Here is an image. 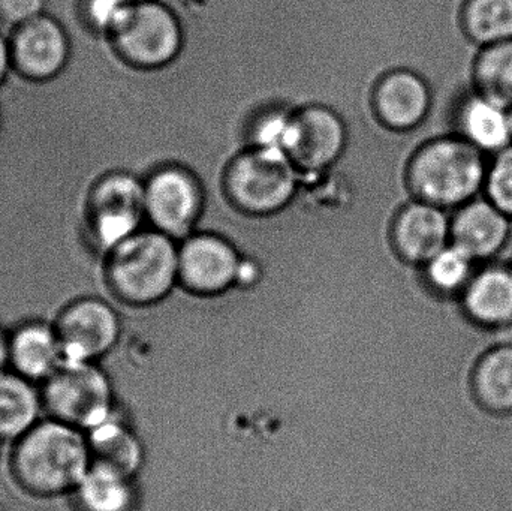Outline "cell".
Returning <instances> with one entry per match:
<instances>
[{
    "mask_svg": "<svg viewBox=\"0 0 512 511\" xmlns=\"http://www.w3.org/2000/svg\"><path fill=\"white\" fill-rule=\"evenodd\" d=\"M62 362L54 324L29 321L9 335V365L20 377L45 381Z\"/></svg>",
    "mask_w": 512,
    "mask_h": 511,
    "instance_id": "ac0fdd59",
    "label": "cell"
},
{
    "mask_svg": "<svg viewBox=\"0 0 512 511\" xmlns=\"http://www.w3.org/2000/svg\"><path fill=\"white\" fill-rule=\"evenodd\" d=\"M471 89L512 110V41L477 48Z\"/></svg>",
    "mask_w": 512,
    "mask_h": 511,
    "instance_id": "603a6c76",
    "label": "cell"
},
{
    "mask_svg": "<svg viewBox=\"0 0 512 511\" xmlns=\"http://www.w3.org/2000/svg\"><path fill=\"white\" fill-rule=\"evenodd\" d=\"M475 401L498 416L512 413V345H499L480 357L471 378Z\"/></svg>",
    "mask_w": 512,
    "mask_h": 511,
    "instance_id": "d6986e66",
    "label": "cell"
},
{
    "mask_svg": "<svg viewBox=\"0 0 512 511\" xmlns=\"http://www.w3.org/2000/svg\"><path fill=\"white\" fill-rule=\"evenodd\" d=\"M8 36L12 71L29 83H50L71 62V36L62 21L48 12L14 27Z\"/></svg>",
    "mask_w": 512,
    "mask_h": 511,
    "instance_id": "9c48e42d",
    "label": "cell"
},
{
    "mask_svg": "<svg viewBox=\"0 0 512 511\" xmlns=\"http://www.w3.org/2000/svg\"><path fill=\"white\" fill-rule=\"evenodd\" d=\"M391 242L402 261L420 269L450 245L451 213L412 198L394 218Z\"/></svg>",
    "mask_w": 512,
    "mask_h": 511,
    "instance_id": "5bb4252c",
    "label": "cell"
},
{
    "mask_svg": "<svg viewBox=\"0 0 512 511\" xmlns=\"http://www.w3.org/2000/svg\"><path fill=\"white\" fill-rule=\"evenodd\" d=\"M469 320L487 329L512 324V264L490 261L480 264L474 278L460 296Z\"/></svg>",
    "mask_w": 512,
    "mask_h": 511,
    "instance_id": "e0dca14e",
    "label": "cell"
},
{
    "mask_svg": "<svg viewBox=\"0 0 512 511\" xmlns=\"http://www.w3.org/2000/svg\"><path fill=\"white\" fill-rule=\"evenodd\" d=\"M242 257L233 243L212 233H195L179 243V284L189 293L219 296L236 287Z\"/></svg>",
    "mask_w": 512,
    "mask_h": 511,
    "instance_id": "7c38bea8",
    "label": "cell"
},
{
    "mask_svg": "<svg viewBox=\"0 0 512 511\" xmlns=\"http://www.w3.org/2000/svg\"><path fill=\"white\" fill-rule=\"evenodd\" d=\"M47 0H0V26L14 29L45 14Z\"/></svg>",
    "mask_w": 512,
    "mask_h": 511,
    "instance_id": "f1b7e54d",
    "label": "cell"
},
{
    "mask_svg": "<svg viewBox=\"0 0 512 511\" xmlns=\"http://www.w3.org/2000/svg\"><path fill=\"white\" fill-rule=\"evenodd\" d=\"M12 71L11 48L8 33L0 29V87L6 83Z\"/></svg>",
    "mask_w": 512,
    "mask_h": 511,
    "instance_id": "f546056e",
    "label": "cell"
},
{
    "mask_svg": "<svg viewBox=\"0 0 512 511\" xmlns=\"http://www.w3.org/2000/svg\"><path fill=\"white\" fill-rule=\"evenodd\" d=\"M144 183L129 171L111 170L99 174L87 186L81 231L101 263L113 249L146 228Z\"/></svg>",
    "mask_w": 512,
    "mask_h": 511,
    "instance_id": "277c9868",
    "label": "cell"
},
{
    "mask_svg": "<svg viewBox=\"0 0 512 511\" xmlns=\"http://www.w3.org/2000/svg\"><path fill=\"white\" fill-rule=\"evenodd\" d=\"M63 360L95 362L119 339L116 311L104 300L81 297L68 303L54 323Z\"/></svg>",
    "mask_w": 512,
    "mask_h": 511,
    "instance_id": "8fae6325",
    "label": "cell"
},
{
    "mask_svg": "<svg viewBox=\"0 0 512 511\" xmlns=\"http://www.w3.org/2000/svg\"><path fill=\"white\" fill-rule=\"evenodd\" d=\"M150 228L182 243L197 231L204 209V191L192 171L179 165L155 171L144 183Z\"/></svg>",
    "mask_w": 512,
    "mask_h": 511,
    "instance_id": "ba28073f",
    "label": "cell"
},
{
    "mask_svg": "<svg viewBox=\"0 0 512 511\" xmlns=\"http://www.w3.org/2000/svg\"><path fill=\"white\" fill-rule=\"evenodd\" d=\"M457 23L477 48L512 41V0H463Z\"/></svg>",
    "mask_w": 512,
    "mask_h": 511,
    "instance_id": "ffe728a7",
    "label": "cell"
},
{
    "mask_svg": "<svg viewBox=\"0 0 512 511\" xmlns=\"http://www.w3.org/2000/svg\"><path fill=\"white\" fill-rule=\"evenodd\" d=\"M107 39L128 65L158 69L173 62L182 51V23L162 0L128 3Z\"/></svg>",
    "mask_w": 512,
    "mask_h": 511,
    "instance_id": "8992f818",
    "label": "cell"
},
{
    "mask_svg": "<svg viewBox=\"0 0 512 511\" xmlns=\"http://www.w3.org/2000/svg\"><path fill=\"white\" fill-rule=\"evenodd\" d=\"M90 467L83 431L53 419L36 423L17 440L11 458L15 482L35 497L72 494Z\"/></svg>",
    "mask_w": 512,
    "mask_h": 511,
    "instance_id": "7a4b0ae2",
    "label": "cell"
},
{
    "mask_svg": "<svg viewBox=\"0 0 512 511\" xmlns=\"http://www.w3.org/2000/svg\"><path fill=\"white\" fill-rule=\"evenodd\" d=\"M102 278L114 297L132 306L161 302L179 285V242L143 228L102 260Z\"/></svg>",
    "mask_w": 512,
    "mask_h": 511,
    "instance_id": "3957f363",
    "label": "cell"
},
{
    "mask_svg": "<svg viewBox=\"0 0 512 511\" xmlns=\"http://www.w3.org/2000/svg\"><path fill=\"white\" fill-rule=\"evenodd\" d=\"M77 511H129L134 501L129 479L92 465L72 492Z\"/></svg>",
    "mask_w": 512,
    "mask_h": 511,
    "instance_id": "cb8c5ba5",
    "label": "cell"
},
{
    "mask_svg": "<svg viewBox=\"0 0 512 511\" xmlns=\"http://www.w3.org/2000/svg\"><path fill=\"white\" fill-rule=\"evenodd\" d=\"M484 195L512 221V144L490 158Z\"/></svg>",
    "mask_w": 512,
    "mask_h": 511,
    "instance_id": "4316f807",
    "label": "cell"
},
{
    "mask_svg": "<svg viewBox=\"0 0 512 511\" xmlns=\"http://www.w3.org/2000/svg\"><path fill=\"white\" fill-rule=\"evenodd\" d=\"M294 110L285 107L268 108L258 114L251 126V147L285 152Z\"/></svg>",
    "mask_w": 512,
    "mask_h": 511,
    "instance_id": "484cf974",
    "label": "cell"
},
{
    "mask_svg": "<svg viewBox=\"0 0 512 511\" xmlns=\"http://www.w3.org/2000/svg\"><path fill=\"white\" fill-rule=\"evenodd\" d=\"M480 264L459 246H445L432 260L420 267L424 284L444 297H460L474 278Z\"/></svg>",
    "mask_w": 512,
    "mask_h": 511,
    "instance_id": "d4e9b609",
    "label": "cell"
},
{
    "mask_svg": "<svg viewBox=\"0 0 512 511\" xmlns=\"http://www.w3.org/2000/svg\"><path fill=\"white\" fill-rule=\"evenodd\" d=\"M9 363V335L0 329V372Z\"/></svg>",
    "mask_w": 512,
    "mask_h": 511,
    "instance_id": "4dcf8cb0",
    "label": "cell"
},
{
    "mask_svg": "<svg viewBox=\"0 0 512 511\" xmlns=\"http://www.w3.org/2000/svg\"><path fill=\"white\" fill-rule=\"evenodd\" d=\"M489 162L456 132L430 135L409 156L406 186L414 200L451 213L484 195Z\"/></svg>",
    "mask_w": 512,
    "mask_h": 511,
    "instance_id": "6da1fadb",
    "label": "cell"
},
{
    "mask_svg": "<svg viewBox=\"0 0 512 511\" xmlns=\"http://www.w3.org/2000/svg\"><path fill=\"white\" fill-rule=\"evenodd\" d=\"M32 381L0 372V441H17L38 423L41 395Z\"/></svg>",
    "mask_w": 512,
    "mask_h": 511,
    "instance_id": "44dd1931",
    "label": "cell"
},
{
    "mask_svg": "<svg viewBox=\"0 0 512 511\" xmlns=\"http://www.w3.org/2000/svg\"><path fill=\"white\" fill-rule=\"evenodd\" d=\"M126 2H129V3L144 2V0H126Z\"/></svg>",
    "mask_w": 512,
    "mask_h": 511,
    "instance_id": "d6a6232c",
    "label": "cell"
},
{
    "mask_svg": "<svg viewBox=\"0 0 512 511\" xmlns=\"http://www.w3.org/2000/svg\"><path fill=\"white\" fill-rule=\"evenodd\" d=\"M128 3L126 0H80L78 15L92 35L107 39Z\"/></svg>",
    "mask_w": 512,
    "mask_h": 511,
    "instance_id": "83f0119b",
    "label": "cell"
},
{
    "mask_svg": "<svg viewBox=\"0 0 512 511\" xmlns=\"http://www.w3.org/2000/svg\"><path fill=\"white\" fill-rule=\"evenodd\" d=\"M453 132L484 155H498L512 144V110L472 89L460 93L451 111Z\"/></svg>",
    "mask_w": 512,
    "mask_h": 511,
    "instance_id": "2e32d148",
    "label": "cell"
},
{
    "mask_svg": "<svg viewBox=\"0 0 512 511\" xmlns=\"http://www.w3.org/2000/svg\"><path fill=\"white\" fill-rule=\"evenodd\" d=\"M512 221L486 195L451 212V243L478 264L496 261L510 243Z\"/></svg>",
    "mask_w": 512,
    "mask_h": 511,
    "instance_id": "9a60e30c",
    "label": "cell"
},
{
    "mask_svg": "<svg viewBox=\"0 0 512 511\" xmlns=\"http://www.w3.org/2000/svg\"><path fill=\"white\" fill-rule=\"evenodd\" d=\"M300 180V171L282 150L249 147L228 167L225 191L242 212L274 215L294 201Z\"/></svg>",
    "mask_w": 512,
    "mask_h": 511,
    "instance_id": "5b68a950",
    "label": "cell"
},
{
    "mask_svg": "<svg viewBox=\"0 0 512 511\" xmlns=\"http://www.w3.org/2000/svg\"><path fill=\"white\" fill-rule=\"evenodd\" d=\"M89 450L92 465L108 468L131 479L141 464V449L137 438L113 419L89 431Z\"/></svg>",
    "mask_w": 512,
    "mask_h": 511,
    "instance_id": "7402d4cb",
    "label": "cell"
},
{
    "mask_svg": "<svg viewBox=\"0 0 512 511\" xmlns=\"http://www.w3.org/2000/svg\"><path fill=\"white\" fill-rule=\"evenodd\" d=\"M0 511H2V510H0Z\"/></svg>",
    "mask_w": 512,
    "mask_h": 511,
    "instance_id": "836d02e7",
    "label": "cell"
},
{
    "mask_svg": "<svg viewBox=\"0 0 512 511\" xmlns=\"http://www.w3.org/2000/svg\"><path fill=\"white\" fill-rule=\"evenodd\" d=\"M2 128H3V116H2V111H0V132H2Z\"/></svg>",
    "mask_w": 512,
    "mask_h": 511,
    "instance_id": "1f68e13d",
    "label": "cell"
},
{
    "mask_svg": "<svg viewBox=\"0 0 512 511\" xmlns=\"http://www.w3.org/2000/svg\"><path fill=\"white\" fill-rule=\"evenodd\" d=\"M42 407L51 419L80 431H92L111 417V386L90 362H66L44 381Z\"/></svg>",
    "mask_w": 512,
    "mask_h": 511,
    "instance_id": "52a82bcc",
    "label": "cell"
},
{
    "mask_svg": "<svg viewBox=\"0 0 512 511\" xmlns=\"http://www.w3.org/2000/svg\"><path fill=\"white\" fill-rule=\"evenodd\" d=\"M373 108L391 131H421L435 108L432 81L417 69H393L376 84Z\"/></svg>",
    "mask_w": 512,
    "mask_h": 511,
    "instance_id": "4fadbf2b",
    "label": "cell"
},
{
    "mask_svg": "<svg viewBox=\"0 0 512 511\" xmlns=\"http://www.w3.org/2000/svg\"><path fill=\"white\" fill-rule=\"evenodd\" d=\"M348 129L342 117L325 107L309 105L292 114L285 153L300 173H324L342 159Z\"/></svg>",
    "mask_w": 512,
    "mask_h": 511,
    "instance_id": "30bf717a",
    "label": "cell"
}]
</instances>
